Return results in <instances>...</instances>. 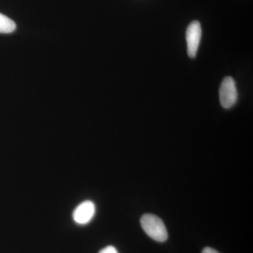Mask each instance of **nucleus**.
I'll return each instance as SVG.
<instances>
[{"label": "nucleus", "instance_id": "f257e3e1", "mask_svg": "<svg viewBox=\"0 0 253 253\" xmlns=\"http://www.w3.org/2000/svg\"><path fill=\"white\" fill-rule=\"evenodd\" d=\"M141 225L145 233L158 242H164L168 238L167 229L161 218L152 214H144Z\"/></svg>", "mask_w": 253, "mask_h": 253}, {"label": "nucleus", "instance_id": "f03ea898", "mask_svg": "<svg viewBox=\"0 0 253 253\" xmlns=\"http://www.w3.org/2000/svg\"><path fill=\"white\" fill-rule=\"evenodd\" d=\"M238 100V91L236 83L231 77H226L219 88V101L221 106L229 109L236 104Z\"/></svg>", "mask_w": 253, "mask_h": 253}, {"label": "nucleus", "instance_id": "7ed1b4c3", "mask_svg": "<svg viewBox=\"0 0 253 253\" xmlns=\"http://www.w3.org/2000/svg\"><path fill=\"white\" fill-rule=\"evenodd\" d=\"M201 35L202 30L201 23L198 21H194L190 23L186 33L187 52L189 57H196L201 42Z\"/></svg>", "mask_w": 253, "mask_h": 253}, {"label": "nucleus", "instance_id": "20e7f679", "mask_svg": "<svg viewBox=\"0 0 253 253\" xmlns=\"http://www.w3.org/2000/svg\"><path fill=\"white\" fill-rule=\"evenodd\" d=\"M96 213V206L91 201H85L78 205L73 212L75 222L84 225L91 221Z\"/></svg>", "mask_w": 253, "mask_h": 253}, {"label": "nucleus", "instance_id": "39448f33", "mask_svg": "<svg viewBox=\"0 0 253 253\" xmlns=\"http://www.w3.org/2000/svg\"><path fill=\"white\" fill-rule=\"evenodd\" d=\"M16 28V23L14 21L0 13V33H13Z\"/></svg>", "mask_w": 253, "mask_h": 253}, {"label": "nucleus", "instance_id": "423d86ee", "mask_svg": "<svg viewBox=\"0 0 253 253\" xmlns=\"http://www.w3.org/2000/svg\"><path fill=\"white\" fill-rule=\"evenodd\" d=\"M99 253H118V252L116 248L109 246L101 250Z\"/></svg>", "mask_w": 253, "mask_h": 253}, {"label": "nucleus", "instance_id": "0eeeda50", "mask_svg": "<svg viewBox=\"0 0 253 253\" xmlns=\"http://www.w3.org/2000/svg\"><path fill=\"white\" fill-rule=\"evenodd\" d=\"M202 253H219L215 250L212 249V248H206L203 250Z\"/></svg>", "mask_w": 253, "mask_h": 253}]
</instances>
